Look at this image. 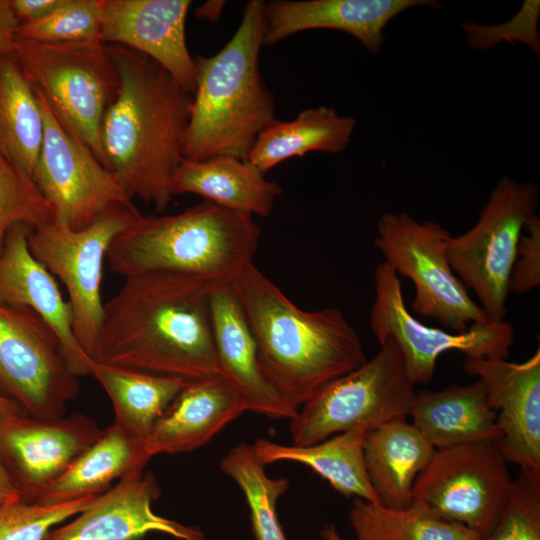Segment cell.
<instances>
[{"mask_svg": "<svg viewBox=\"0 0 540 540\" xmlns=\"http://www.w3.org/2000/svg\"><path fill=\"white\" fill-rule=\"evenodd\" d=\"M210 286L174 274L125 277L104 304L91 359L188 381L221 377L210 318Z\"/></svg>", "mask_w": 540, "mask_h": 540, "instance_id": "obj_1", "label": "cell"}, {"mask_svg": "<svg viewBox=\"0 0 540 540\" xmlns=\"http://www.w3.org/2000/svg\"><path fill=\"white\" fill-rule=\"evenodd\" d=\"M108 47L120 86L101 122L106 166L130 199L162 212L174 197L172 179L184 159L192 94L144 54Z\"/></svg>", "mask_w": 540, "mask_h": 540, "instance_id": "obj_2", "label": "cell"}, {"mask_svg": "<svg viewBox=\"0 0 540 540\" xmlns=\"http://www.w3.org/2000/svg\"><path fill=\"white\" fill-rule=\"evenodd\" d=\"M229 283L265 377L293 410L368 360L358 332L340 310L299 308L254 263Z\"/></svg>", "mask_w": 540, "mask_h": 540, "instance_id": "obj_3", "label": "cell"}, {"mask_svg": "<svg viewBox=\"0 0 540 540\" xmlns=\"http://www.w3.org/2000/svg\"><path fill=\"white\" fill-rule=\"evenodd\" d=\"M265 2L249 0L236 32L210 57L194 58L196 87L182 143L184 159L230 156L245 160L272 122L274 96L259 68Z\"/></svg>", "mask_w": 540, "mask_h": 540, "instance_id": "obj_4", "label": "cell"}, {"mask_svg": "<svg viewBox=\"0 0 540 540\" xmlns=\"http://www.w3.org/2000/svg\"><path fill=\"white\" fill-rule=\"evenodd\" d=\"M261 228L254 216L208 201L170 215H141L110 244V270L125 277L174 274L230 282L253 263Z\"/></svg>", "mask_w": 540, "mask_h": 540, "instance_id": "obj_5", "label": "cell"}, {"mask_svg": "<svg viewBox=\"0 0 540 540\" xmlns=\"http://www.w3.org/2000/svg\"><path fill=\"white\" fill-rule=\"evenodd\" d=\"M13 54L58 121L107 168L100 140L101 122L120 86L108 45L18 39Z\"/></svg>", "mask_w": 540, "mask_h": 540, "instance_id": "obj_6", "label": "cell"}, {"mask_svg": "<svg viewBox=\"0 0 540 540\" xmlns=\"http://www.w3.org/2000/svg\"><path fill=\"white\" fill-rule=\"evenodd\" d=\"M403 354L390 338L362 366L336 378L290 420L293 445L307 446L350 429L406 419L416 397Z\"/></svg>", "mask_w": 540, "mask_h": 540, "instance_id": "obj_7", "label": "cell"}, {"mask_svg": "<svg viewBox=\"0 0 540 540\" xmlns=\"http://www.w3.org/2000/svg\"><path fill=\"white\" fill-rule=\"evenodd\" d=\"M537 207L538 192L533 183L504 176L497 181L474 226L447 238V256L454 273L474 292L491 321L505 320L518 243Z\"/></svg>", "mask_w": 540, "mask_h": 540, "instance_id": "obj_8", "label": "cell"}, {"mask_svg": "<svg viewBox=\"0 0 540 540\" xmlns=\"http://www.w3.org/2000/svg\"><path fill=\"white\" fill-rule=\"evenodd\" d=\"M450 232L433 221L419 222L407 213H385L377 222L375 247L400 277L415 288L412 309L451 332L491 320L454 273L447 256Z\"/></svg>", "mask_w": 540, "mask_h": 540, "instance_id": "obj_9", "label": "cell"}, {"mask_svg": "<svg viewBox=\"0 0 540 540\" xmlns=\"http://www.w3.org/2000/svg\"><path fill=\"white\" fill-rule=\"evenodd\" d=\"M141 215L134 204L117 206L83 229L56 219L30 229V251L65 286L75 337L90 359L104 319L101 288L108 249Z\"/></svg>", "mask_w": 540, "mask_h": 540, "instance_id": "obj_10", "label": "cell"}, {"mask_svg": "<svg viewBox=\"0 0 540 540\" xmlns=\"http://www.w3.org/2000/svg\"><path fill=\"white\" fill-rule=\"evenodd\" d=\"M513 480L496 442L436 449L416 478L412 502L486 538L509 501Z\"/></svg>", "mask_w": 540, "mask_h": 540, "instance_id": "obj_11", "label": "cell"}, {"mask_svg": "<svg viewBox=\"0 0 540 540\" xmlns=\"http://www.w3.org/2000/svg\"><path fill=\"white\" fill-rule=\"evenodd\" d=\"M48 324L28 308L0 303V396L22 414L65 415L79 381Z\"/></svg>", "mask_w": 540, "mask_h": 540, "instance_id": "obj_12", "label": "cell"}, {"mask_svg": "<svg viewBox=\"0 0 540 540\" xmlns=\"http://www.w3.org/2000/svg\"><path fill=\"white\" fill-rule=\"evenodd\" d=\"M369 324L379 344L388 338L396 342L415 385L432 380L437 359L446 351H459L465 358L507 359L514 340V327L506 320L474 323L460 333L422 323L406 306L400 277L384 261L374 272Z\"/></svg>", "mask_w": 540, "mask_h": 540, "instance_id": "obj_13", "label": "cell"}, {"mask_svg": "<svg viewBox=\"0 0 540 540\" xmlns=\"http://www.w3.org/2000/svg\"><path fill=\"white\" fill-rule=\"evenodd\" d=\"M36 95L44 133L32 179L52 207L54 219L79 230L114 207L133 205L116 176Z\"/></svg>", "mask_w": 540, "mask_h": 540, "instance_id": "obj_14", "label": "cell"}, {"mask_svg": "<svg viewBox=\"0 0 540 540\" xmlns=\"http://www.w3.org/2000/svg\"><path fill=\"white\" fill-rule=\"evenodd\" d=\"M102 432L78 412L52 418L0 412V460L22 501L37 502Z\"/></svg>", "mask_w": 540, "mask_h": 540, "instance_id": "obj_15", "label": "cell"}, {"mask_svg": "<svg viewBox=\"0 0 540 540\" xmlns=\"http://www.w3.org/2000/svg\"><path fill=\"white\" fill-rule=\"evenodd\" d=\"M463 368L484 384L504 458L540 473V350L521 363L465 358Z\"/></svg>", "mask_w": 540, "mask_h": 540, "instance_id": "obj_16", "label": "cell"}, {"mask_svg": "<svg viewBox=\"0 0 540 540\" xmlns=\"http://www.w3.org/2000/svg\"><path fill=\"white\" fill-rule=\"evenodd\" d=\"M160 494L152 473L130 472L97 495L81 513L53 528L45 540H142L151 532L178 540H205L200 528L153 511L152 503Z\"/></svg>", "mask_w": 540, "mask_h": 540, "instance_id": "obj_17", "label": "cell"}, {"mask_svg": "<svg viewBox=\"0 0 540 540\" xmlns=\"http://www.w3.org/2000/svg\"><path fill=\"white\" fill-rule=\"evenodd\" d=\"M191 4L190 0H103L101 42L151 58L193 95L196 66L185 35Z\"/></svg>", "mask_w": 540, "mask_h": 540, "instance_id": "obj_18", "label": "cell"}, {"mask_svg": "<svg viewBox=\"0 0 540 540\" xmlns=\"http://www.w3.org/2000/svg\"><path fill=\"white\" fill-rule=\"evenodd\" d=\"M31 228L16 224L6 235L0 251V303L28 308L41 317L57 336L73 373L87 376L91 359L75 337L71 307L55 277L30 251Z\"/></svg>", "mask_w": 540, "mask_h": 540, "instance_id": "obj_19", "label": "cell"}, {"mask_svg": "<svg viewBox=\"0 0 540 540\" xmlns=\"http://www.w3.org/2000/svg\"><path fill=\"white\" fill-rule=\"evenodd\" d=\"M209 308L221 377L241 396L246 410L274 419H292L290 408L265 377L242 307L229 282L211 284Z\"/></svg>", "mask_w": 540, "mask_h": 540, "instance_id": "obj_20", "label": "cell"}, {"mask_svg": "<svg viewBox=\"0 0 540 540\" xmlns=\"http://www.w3.org/2000/svg\"><path fill=\"white\" fill-rule=\"evenodd\" d=\"M415 6L438 7L433 0H276L265 3L263 45L271 46L306 30L332 29L355 37L378 53L387 24Z\"/></svg>", "mask_w": 540, "mask_h": 540, "instance_id": "obj_21", "label": "cell"}, {"mask_svg": "<svg viewBox=\"0 0 540 540\" xmlns=\"http://www.w3.org/2000/svg\"><path fill=\"white\" fill-rule=\"evenodd\" d=\"M244 411L241 396L222 377L190 381L145 440L144 452L150 459L159 454L193 451Z\"/></svg>", "mask_w": 540, "mask_h": 540, "instance_id": "obj_22", "label": "cell"}, {"mask_svg": "<svg viewBox=\"0 0 540 540\" xmlns=\"http://www.w3.org/2000/svg\"><path fill=\"white\" fill-rule=\"evenodd\" d=\"M435 451L406 419L368 430L363 440L364 461L378 503L393 509L410 506L414 482Z\"/></svg>", "mask_w": 540, "mask_h": 540, "instance_id": "obj_23", "label": "cell"}, {"mask_svg": "<svg viewBox=\"0 0 540 540\" xmlns=\"http://www.w3.org/2000/svg\"><path fill=\"white\" fill-rule=\"evenodd\" d=\"M409 415L412 424L435 449L497 442L500 436L496 412L490 407L480 380L439 391L417 392Z\"/></svg>", "mask_w": 540, "mask_h": 540, "instance_id": "obj_24", "label": "cell"}, {"mask_svg": "<svg viewBox=\"0 0 540 540\" xmlns=\"http://www.w3.org/2000/svg\"><path fill=\"white\" fill-rule=\"evenodd\" d=\"M172 193L196 194L229 210L267 217L282 188L246 160L218 156L203 161L183 159L172 179Z\"/></svg>", "mask_w": 540, "mask_h": 540, "instance_id": "obj_25", "label": "cell"}, {"mask_svg": "<svg viewBox=\"0 0 540 540\" xmlns=\"http://www.w3.org/2000/svg\"><path fill=\"white\" fill-rule=\"evenodd\" d=\"M363 427L333 435L307 446L283 445L258 439L251 446L264 465L291 461L308 466L346 497L378 503L364 461Z\"/></svg>", "mask_w": 540, "mask_h": 540, "instance_id": "obj_26", "label": "cell"}, {"mask_svg": "<svg viewBox=\"0 0 540 540\" xmlns=\"http://www.w3.org/2000/svg\"><path fill=\"white\" fill-rule=\"evenodd\" d=\"M356 121L332 107L301 111L291 121L274 119L258 135L245 160L263 174L281 162L308 152L340 153L349 144Z\"/></svg>", "mask_w": 540, "mask_h": 540, "instance_id": "obj_27", "label": "cell"}, {"mask_svg": "<svg viewBox=\"0 0 540 540\" xmlns=\"http://www.w3.org/2000/svg\"><path fill=\"white\" fill-rule=\"evenodd\" d=\"M89 375L110 398L114 424L142 445L175 397L190 382L106 365L92 359Z\"/></svg>", "mask_w": 540, "mask_h": 540, "instance_id": "obj_28", "label": "cell"}, {"mask_svg": "<svg viewBox=\"0 0 540 540\" xmlns=\"http://www.w3.org/2000/svg\"><path fill=\"white\" fill-rule=\"evenodd\" d=\"M149 460L143 445L113 423L103 429L101 436L47 488L37 502L54 504L99 495L109 489L115 479L144 470Z\"/></svg>", "mask_w": 540, "mask_h": 540, "instance_id": "obj_29", "label": "cell"}, {"mask_svg": "<svg viewBox=\"0 0 540 540\" xmlns=\"http://www.w3.org/2000/svg\"><path fill=\"white\" fill-rule=\"evenodd\" d=\"M43 133L33 86L13 53L0 55V152L32 178Z\"/></svg>", "mask_w": 540, "mask_h": 540, "instance_id": "obj_30", "label": "cell"}, {"mask_svg": "<svg viewBox=\"0 0 540 540\" xmlns=\"http://www.w3.org/2000/svg\"><path fill=\"white\" fill-rule=\"evenodd\" d=\"M349 521L357 540H482L476 532L441 519L418 502L393 509L354 498Z\"/></svg>", "mask_w": 540, "mask_h": 540, "instance_id": "obj_31", "label": "cell"}, {"mask_svg": "<svg viewBox=\"0 0 540 540\" xmlns=\"http://www.w3.org/2000/svg\"><path fill=\"white\" fill-rule=\"evenodd\" d=\"M221 471L232 479L246 499L256 540H287L276 505L289 488L287 478H271L256 458L252 446L239 443L220 462Z\"/></svg>", "mask_w": 540, "mask_h": 540, "instance_id": "obj_32", "label": "cell"}, {"mask_svg": "<svg viewBox=\"0 0 540 540\" xmlns=\"http://www.w3.org/2000/svg\"><path fill=\"white\" fill-rule=\"evenodd\" d=\"M102 16L103 0H63L45 18L19 25L17 39L45 43H98L101 42Z\"/></svg>", "mask_w": 540, "mask_h": 540, "instance_id": "obj_33", "label": "cell"}, {"mask_svg": "<svg viewBox=\"0 0 540 540\" xmlns=\"http://www.w3.org/2000/svg\"><path fill=\"white\" fill-rule=\"evenodd\" d=\"M53 219L52 207L32 178L0 152V251L14 225L34 228Z\"/></svg>", "mask_w": 540, "mask_h": 540, "instance_id": "obj_34", "label": "cell"}, {"mask_svg": "<svg viewBox=\"0 0 540 540\" xmlns=\"http://www.w3.org/2000/svg\"><path fill=\"white\" fill-rule=\"evenodd\" d=\"M97 495L62 503L16 502L0 505V540H45L55 527L85 510Z\"/></svg>", "mask_w": 540, "mask_h": 540, "instance_id": "obj_35", "label": "cell"}, {"mask_svg": "<svg viewBox=\"0 0 540 540\" xmlns=\"http://www.w3.org/2000/svg\"><path fill=\"white\" fill-rule=\"evenodd\" d=\"M482 540H540V473L520 469L503 514Z\"/></svg>", "mask_w": 540, "mask_h": 540, "instance_id": "obj_36", "label": "cell"}, {"mask_svg": "<svg viewBox=\"0 0 540 540\" xmlns=\"http://www.w3.org/2000/svg\"><path fill=\"white\" fill-rule=\"evenodd\" d=\"M540 284V219L531 217L518 243L509 279V293H527Z\"/></svg>", "mask_w": 540, "mask_h": 540, "instance_id": "obj_37", "label": "cell"}, {"mask_svg": "<svg viewBox=\"0 0 540 540\" xmlns=\"http://www.w3.org/2000/svg\"><path fill=\"white\" fill-rule=\"evenodd\" d=\"M513 20L500 26H482L473 22H464L463 29L467 33V41L471 48L487 49L501 40L520 41L529 46L537 55L540 43L537 33V22H532L511 30Z\"/></svg>", "mask_w": 540, "mask_h": 540, "instance_id": "obj_38", "label": "cell"}, {"mask_svg": "<svg viewBox=\"0 0 540 540\" xmlns=\"http://www.w3.org/2000/svg\"><path fill=\"white\" fill-rule=\"evenodd\" d=\"M18 25L37 22L58 8L63 0H9Z\"/></svg>", "mask_w": 540, "mask_h": 540, "instance_id": "obj_39", "label": "cell"}, {"mask_svg": "<svg viewBox=\"0 0 540 540\" xmlns=\"http://www.w3.org/2000/svg\"><path fill=\"white\" fill-rule=\"evenodd\" d=\"M18 26L10 1L0 0V55L14 52Z\"/></svg>", "mask_w": 540, "mask_h": 540, "instance_id": "obj_40", "label": "cell"}, {"mask_svg": "<svg viewBox=\"0 0 540 540\" xmlns=\"http://www.w3.org/2000/svg\"><path fill=\"white\" fill-rule=\"evenodd\" d=\"M22 501L21 494L0 460V505Z\"/></svg>", "mask_w": 540, "mask_h": 540, "instance_id": "obj_41", "label": "cell"}, {"mask_svg": "<svg viewBox=\"0 0 540 540\" xmlns=\"http://www.w3.org/2000/svg\"><path fill=\"white\" fill-rule=\"evenodd\" d=\"M226 2L223 0H208L200 5L195 16L201 20L208 22H217L223 12Z\"/></svg>", "mask_w": 540, "mask_h": 540, "instance_id": "obj_42", "label": "cell"}, {"mask_svg": "<svg viewBox=\"0 0 540 540\" xmlns=\"http://www.w3.org/2000/svg\"><path fill=\"white\" fill-rule=\"evenodd\" d=\"M323 540H343L334 526L327 525L319 532Z\"/></svg>", "mask_w": 540, "mask_h": 540, "instance_id": "obj_43", "label": "cell"}, {"mask_svg": "<svg viewBox=\"0 0 540 540\" xmlns=\"http://www.w3.org/2000/svg\"><path fill=\"white\" fill-rule=\"evenodd\" d=\"M0 412L1 413H21L18 407L12 402L0 396Z\"/></svg>", "mask_w": 540, "mask_h": 540, "instance_id": "obj_44", "label": "cell"}]
</instances>
